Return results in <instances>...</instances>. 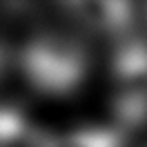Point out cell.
I'll return each mask as SVG.
<instances>
[{"label": "cell", "instance_id": "cell-1", "mask_svg": "<svg viewBox=\"0 0 147 147\" xmlns=\"http://www.w3.org/2000/svg\"><path fill=\"white\" fill-rule=\"evenodd\" d=\"M20 74L38 94L69 96L87 80L89 51L71 36L40 34L20 49Z\"/></svg>", "mask_w": 147, "mask_h": 147}, {"label": "cell", "instance_id": "cell-2", "mask_svg": "<svg viewBox=\"0 0 147 147\" xmlns=\"http://www.w3.org/2000/svg\"><path fill=\"white\" fill-rule=\"evenodd\" d=\"M111 74L116 87L147 85V38L140 34H127L111 56Z\"/></svg>", "mask_w": 147, "mask_h": 147}, {"label": "cell", "instance_id": "cell-3", "mask_svg": "<svg viewBox=\"0 0 147 147\" xmlns=\"http://www.w3.org/2000/svg\"><path fill=\"white\" fill-rule=\"evenodd\" d=\"M74 11L85 25L120 38L129 34L134 22V7L127 2H83L76 5Z\"/></svg>", "mask_w": 147, "mask_h": 147}, {"label": "cell", "instance_id": "cell-4", "mask_svg": "<svg viewBox=\"0 0 147 147\" xmlns=\"http://www.w3.org/2000/svg\"><path fill=\"white\" fill-rule=\"evenodd\" d=\"M114 116L120 131H134L147 125V85H123L114 94Z\"/></svg>", "mask_w": 147, "mask_h": 147}, {"label": "cell", "instance_id": "cell-5", "mask_svg": "<svg viewBox=\"0 0 147 147\" xmlns=\"http://www.w3.org/2000/svg\"><path fill=\"white\" fill-rule=\"evenodd\" d=\"M36 147H125V131L118 127H80L67 134L40 138Z\"/></svg>", "mask_w": 147, "mask_h": 147}]
</instances>
